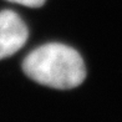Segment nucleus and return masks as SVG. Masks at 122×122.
Returning <instances> with one entry per match:
<instances>
[{"label":"nucleus","instance_id":"f03ea898","mask_svg":"<svg viewBox=\"0 0 122 122\" xmlns=\"http://www.w3.org/2000/svg\"><path fill=\"white\" fill-rule=\"evenodd\" d=\"M27 36V27L18 14L13 10L0 11V60L19 51Z\"/></svg>","mask_w":122,"mask_h":122},{"label":"nucleus","instance_id":"f257e3e1","mask_svg":"<svg viewBox=\"0 0 122 122\" xmlns=\"http://www.w3.org/2000/svg\"><path fill=\"white\" fill-rule=\"evenodd\" d=\"M27 77L44 86L69 90L79 86L86 76L81 55L64 44H46L27 55L23 62Z\"/></svg>","mask_w":122,"mask_h":122},{"label":"nucleus","instance_id":"7ed1b4c3","mask_svg":"<svg viewBox=\"0 0 122 122\" xmlns=\"http://www.w3.org/2000/svg\"><path fill=\"white\" fill-rule=\"evenodd\" d=\"M11 3H16L24 6H30V8H39L45 3V0H8Z\"/></svg>","mask_w":122,"mask_h":122}]
</instances>
